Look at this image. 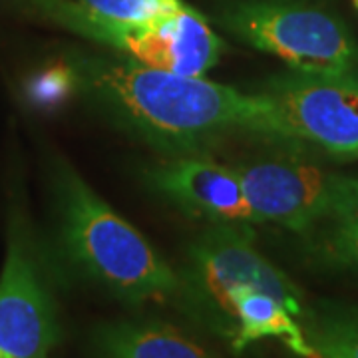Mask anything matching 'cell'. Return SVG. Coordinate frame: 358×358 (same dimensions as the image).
<instances>
[{
  "label": "cell",
  "mask_w": 358,
  "mask_h": 358,
  "mask_svg": "<svg viewBox=\"0 0 358 358\" xmlns=\"http://www.w3.org/2000/svg\"><path fill=\"white\" fill-rule=\"evenodd\" d=\"M68 72L92 106L171 157L199 155L223 136L247 128L249 92L203 76H181L100 54L76 56Z\"/></svg>",
  "instance_id": "1"
},
{
  "label": "cell",
  "mask_w": 358,
  "mask_h": 358,
  "mask_svg": "<svg viewBox=\"0 0 358 358\" xmlns=\"http://www.w3.org/2000/svg\"><path fill=\"white\" fill-rule=\"evenodd\" d=\"M179 275L187 296L217 313L235 350L275 338L299 358H320L305 333V296L257 251L243 225L205 229L187 247Z\"/></svg>",
  "instance_id": "2"
},
{
  "label": "cell",
  "mask_w": 358,
  "mask_h": 358,
  "mask_svg": "<svg viewBox=\"0 0 358 358\" xmlns=\"http://www.w3.org/2000/svg\"><path fill=\"white\" fill-rule=\"evenodd\" d=\"M54 179L58 235L70 265L129 305L185 294L181 275L72 167L60 166Z\"/></svg>",
  "instance_id": "3"
},
{
  "label": "cell",
  "mask_w": 358,
  "mask_h": 358,
  "mask_svg": "<svg viewBox=\"0 0 358 358\" xmlns=\"http://www.w3.org/2000/svg\"><path fill=\"white\" fill-rule=\"evenodd\" d=\"M249 96L245 134L341 157L358 155V66L343 74L291 70L265 80Z\"/></svg>",
  "instance_id": "4"
},
{
  "label": "cell",
  "mask_w": 358,
  "mask_h": 358,
  "mask_svg": "<svg viewBox=\"0 0 358 358\" xmlns=\"http://www.w3.org/2000/svg\"><path fill=\"white\" fill-rule=\"evenodd\" d=\"M56 24L120 56L181 76H205L223 54V42L189 4L143 20L96 13L80 0H32Z\"/></svg>",
  "instance_id": "5"
},
{
  "label": "cell",
  "mask_w": 358,
  "mask_h": 358,
  "mask_svg": "<svg viewBox=\"0 0 358 358\" xmlns=\"http://www.w3.org/2000/svg\"><path fill=\"white\" fill-rule=\"evenodd\" d=\"M235 38L294 72L343 74L358 66V44L333 13L296 0H235L219 13Z\"/></svg>",
  "instance_id": "6"
},
{
  "label": "cell",
  "mask_w": 358,
  "mask_h": 358,
  "mask_svg": "<svg viewBox=\"0 0 358 358\" xmlns=\"http://www.w3.org/2000/svg\"><path fill=\"white\" fill-rule=\"evenodd\" d=\"M257 223L307 235L331 203L336 173L296 155H263L233 166Z\"/></svg>",
  "instance_id": "7"
},
{
  "label": "cell",
  "mask_w": 358,
  "mask_h": 358,
  "mask_svg": "<svg viewBox=\"0 0 358 358\" xmlns=\"http://www.w3.org/2000/svg\"><path fill=\"white\" fill-rule=\"evenodd\" d=\"M56 310L24 245L13 241L0 273V358H48Z\"/></svg>",
  "instance_id": "8"
},
{
  "label": "cell",
  "mask_w": 358,
  "mask_h": 358,
  "mask_svg": "<svg viewBox=\"0 0 358 358\" xmlns=\"http://www.w3.org/2000/svg\"><path fill=\"white\" fill-rule=\"evenodd\" d=\"M148 181L181 211L211 225L257 223L233 166L201 155H173L152 167Z\"/></svg>",
  "instance_id": "9"
},
{
  "label": "cell",
  "mask_w": 358,
  "mask_h": 358,
  "mask_svg": "<svg viewBox=\"0 0 358 358\" xmlns=\"http://www.w3.org/2000/svg\"><path fill=\"white\" fill-rule=\"evenodd\" d=\"M92 348L96 358H217L176 327L152 319L103 322Z\"/></svg>",
  "instance_id": "10"
},
{
  "label": "cell",
  "mask_w": 358,
  "mask_h": 358,
  "mask_svg": "<svg viewBox=\"0 0 358 358\" xmlns=\"http://www.w3.org/2000/svg\"><path fill=\"white\" fill-rule=\"evenodd\" d=\"M303 237L320 263L358 273V178L336 176L324 215Z\"/></svg>",
  "instance_id": "11"
},
{
  "label": "cell",
  "mask_w": 358,
  "mask_h": 358,
  "mask_svg": "<svg viewBox=\"0 0 358 358\" xmlns=\"http://www.w3.org/2000/svg\"><path fill=\"white\" fill-rule=\"evenodd\" d=\"M305 333L320 358H358L357 307H310Z\"/></svg>",
  "instance_id": "12"
},
{
  "label": "cell",
  "mask_w": 358,
  "mask_h": 358,
  "mask_svg": "<svg viewBox=\"0 0 358 358\" xmlns=\"http://www.w3.org/2000/svg\"><path fill=\"white\" fill-rule=\"evenodd\" d=\"M96 13L124 18V20H143L159 14L173 13L185 6L183 0H80Z\"/></svg>",
  "instance_id": "13"
},
{
  "label": "cell",
  "mask_w": 358,
  "mask_h": 358,
  "mask_svg": "<svg viewBox=\"0 0 358 358\" xmlns=\"http://www.w3.org/2000/svg\"><path fill=\"white\" fill-rule=\"evenodd\" d=\"M355 4H357V6H358V0H355Z\"/></svg>",
  "instance_id": "14"
},
{
  "label": "cell",
  "mask_w": 358,
  "mask_h": 358,
  "mask_svg": "<svg viewBox=\"0 0 358 358\" xmlns=\"http://www.w3.org/2000/svg\"><path fill=\"white\" fill-rule=\"evenodd\" d=\"M357 157H358V155H357Z\"/></svg>",
  "instance_id": "15"
}]
</instances>
